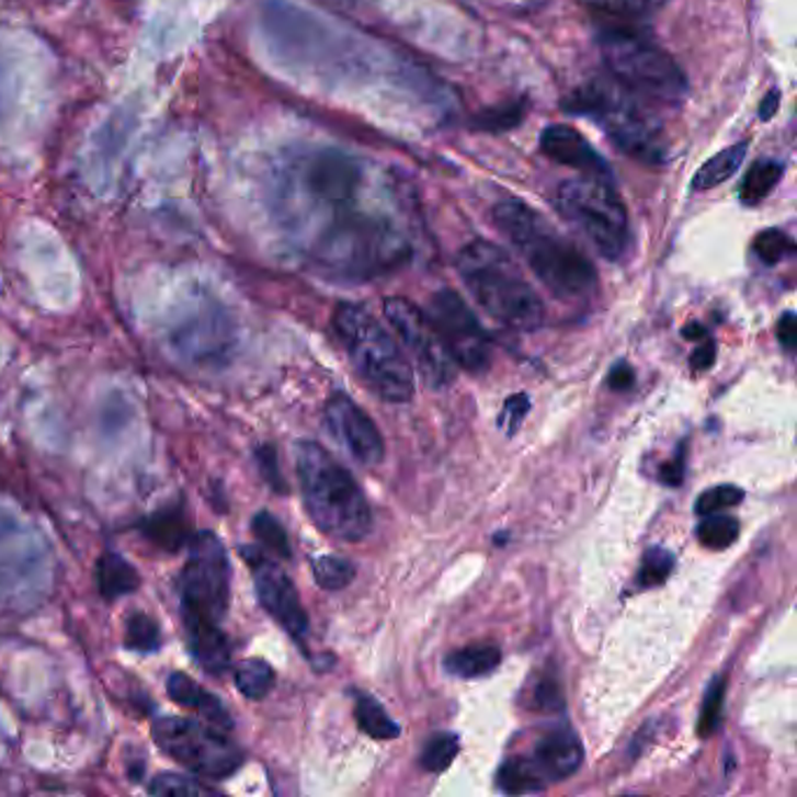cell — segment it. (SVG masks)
Returning <instances> with one entry per match:
<instances>
[{
  "instance_id": "cell-21",
  "label": "cell",
  "mask_w": 797,
  "mask_h": 797,
  "mask_svg": "<svg viewBox=\"0 0 797 797\" xmlns=\"http://www.w3.org/2000/svg\"><path fill=\"white\" fill-rule=\"evenodd\" d=\"M501 664V648L493 644H472L445 658V671L456 679H480Z\"/></svg>"
},
{
  "instance_id": "cell-44",
  "label": "cell",
  "mask_w": 797,
  "mask_h": 797,
  "mask_svg": "<svg viewBox=\"0 0 797 797\" xmlns=\"http://www.w3.org/2000/svg\"><path fill=\"white\" fill-rule=\"evenodd\" d=\"M660 480L664 485H671V487H679L681 485V480H683V454L681 452H679V456L674 460H669V464L662 466Z\"/></svg>"
},
{
  "instance_id": "cell-7",
  "label": "cell",
  "mask_w": 797,
  "mask_h": 797,
  "mask_svg": "<svg viewBox=\"0 0 797 797\" xmlns=\"http://www.w3.org/2000/svg\"><path fill=\"white\" fill-rule=\"evenodd\" d=\"M334 332L344 344L349 361L379 398L407 402L414 396V369L400 346L363 305L344 303L332 318Z\"/></svg>"
},
{
  "instance_id": "cell-22",
  "label": "cell",
  "mask_w": 797,
  "mask_h": 797,
  "mask_svg": "<svg viewBox=\"0 0 797 797\" xmlns=\"http://www.w3.org/2000/svg\"><path fill=\"white\" fill-rule=\"evenodd\" d=\"M747 150H749V144H747V140H743V144L730 146V148L720 150L718 155H714L695 173L693 187L702 192V190H714V187L722 185L725 181H730L732 175L739 171V167L743 162V157H747Z\"/></svg>"
},
{
  "instance_id": "cell-31",
  "label": "cell",
  "mask_w": 797,
  "mask_h": 797,
  "mask_svg": "<svg viewBox=\"0 0 797 797\" xmlns=\"http://www.w3.org/2000/svg\"><path fill=\"white\" fill-rule=\"evenodd\" d=\"M150 795H162V797H181V795H216L218 790L204 784L202 778H194L187 774H175V772H159L152 776L148 784Z\"/></svg>"
},
{
  "instance_id": "cell-12",
  "label": "cell",
  "mask_w": 797,
  "mask_h": 797,
  "mask_svg": "<svg viewBox=\"0 0 797 797\" xmlns=\"http://www.w3.org/2000/svg\"><path fill=\"white\" fill-rule=\"evenodd\" d=\"M429 318L458 367L485 372L491 365V340L470 307L454 291H440L431 299Z\"/></svg>"
},
{
  "instance_id": "cell-16",
  "label": "cell",
  "mask_w": 797,
  "mask_h": 797,
  "mask_svg": "<svg viewBox=\"0 0 797 797\" xmlns=\"http://www.w3.org/2000/svg\"><path fill=\"white\" fill-rule=\"evenodd\" d=\"M235 344V332L225 314H208L192 318L183 328L175 330L173 346L183 358L192 363H204L225 358L227 351Z\"/></svg>"
},
{
  "instance_id": "cell-8",
  "label": "cell",
  "mask_w": 797,
  "mask_h": 797,
  "mask_svg": "<svg viewBox=\"0 0 797 797\" xmlns=\"http://www.w3.org/2000/svg\"><path fill=\"white\" fill-rule=\"evenodd\" d=\"M599 49L615 82L631 94L676 105L687 96V78L676 59L646 35L608 29L599 35Z\"/></svg>"
},
{
  "instance_id": "cell-5",
  "label": "cell",
  "mask_w": 797,
  "mask_h": 797,
  "mask_svg": "<svg viewBox=\"0 0 797 797\" xmlns=\"http://www.w3.org/2000/svg\"><path fill=\"white\" fill-rule=\"evenodd\" d=\"M456 270L475 303L499 323L524 332L543 326V299L501 246L485 239L468 243L458 253Z\"/></svg>"
},
{
  "instance_id": "cell-13",
  "label": "cell",
  "mask_w": 797,
  "mask_h": 797,
  "mask_svg": "<svg viewBox=\"0 0 797 797\" xmlns=\"http://www.w3.org/2000/svg\"><path fill=\"white\" fill-rule=\"evenodd\" d=\"M239 555L248 566H251L255 596L260 601V606L267 611L295 641H305V636L309 634V617L288 573L283 571L274 559L264 555L260 547L243 545L239 547Z\"/></svg>"
},
{
  "instance_id": "cell-43",
  "label": "cell",
  "mask_w": 797,
  "mask_h": 797,
  "mask_svg": "<svg viewBox=\"0 0 797 797\" xmlns=\"http://www.w3.org/2000/svg\"><path fill=\"white\" fill-rule=\"evenodd\" d=\"M714 361H716V344H714L711 340L702 342V344L695 349L693 358H690V363H693V367H695V369H708V367L714 365Z\"/></svg>"
},
{
  "instance_id": "cell-37",
  "label": "cell",
  "mask_w": 797,
  "mask_h": 797,
  "mask_svg": "<svg viewBox=\"0 0 797 797\" xmlns=\"http://www.w3.org/2000/svg\"><path fill=\"white\" fill-rule=\"evenodd\" d=\"M743 501V491L735 485H720L714 489H706L704 493H699V499L695 503V512L699 517L704 515H714V512H722L730 510L735 505H739Z\"/></svg>"
},
{
  "instance_id": "cell-35",
  "label": "cell",
  "mask_w": 797,
  "mask_h": 797,
  "mask_svg": "<svg viewBox=\"0 0 797 797\" xmlns=\"http://www.w3.org/2000/svg\"><path fill=\"white\" fill-rule=\"evenodd\" d=\"M753 253L758 255L760 262L774 267V264L784 262L795 253V243L786 232H782V229H765V232H760L755 237Z\"/></svg>"
},
{
  "instance_id": "cell-20",
  "label": "cell",
  "mask_w": 797,
  "mask_h": 797,
  "mask_svg": "<svg viewBox=\"0 0 797 797\" xmlns=\"http://www.w3.org/2000/svg\"><path fill=\"white\" fill-rule=\"evenodd\" d=\"M140 588V573L136 566L119 553H103L96 561V590L105 601L129 596Z\"/></svg>"
},
{
  "instance_id": "cell-42",
  "label": "cell",
  "mask_w": 797,
  "mask_h": 797,
  "mask_svg": "<svg viewBox=\"0 0 797 797\" xmlns=\"http://www.w3.org/2000/svg\"><path fill=\"white\" fill-rule=\"evenodd\" d=\"M608 386L613 388V391H629V388L634 386V369H631V365L617 363L611 369V375H608Z\"/></svg>"
},
{
  "instance_id": "cell-30",
  "label": "cell",
  "mask_w": 797,
  "mask_h": 797,
  "mask_svg": "<svg viewBox=\"0 0 797 797\" xmlns=\"http://www.w3.org/2000/svg\"><path fill=\"white\" fill-rule=\"evenodd\" d=\"M580 3L617 20H644L667 8L669 0H580Z\"/></svg>"
},
{
  "instance_id": "cell-1",
  "label": "cell",
  "mask_w": 797,
  "mask_h": 797,
  "mask_svg": "<svg viewBox=\"0 0 797 797\" xmlns=\"http://www.w3.org/2000/svg\"><path fill=\"white\" fill-rule=\"evenodd\" d=\"M384 202L367 167L342 150L316 148L283 169V218L295 232L309 235V258L332 278H375L410 255L402 227Z\"/></svg>"
},
{
  "instance_id": "cell-40",
  "label": "cell",
  "mask_w": 797,
  "mask_h": 797,
  "mask_svg": "<svg viewBox=\"0 0 797 797\" xmlns=\"http://www.w3.org/2000/svg\"><path fill=\"white\" fill-rule=\"evenodd\" d=\"M563 699H561V687L557 683L555 676H540L536 687H534V706L538 711H555V708H561Z\"/></svg>"
},
{
  "instance_id": "cell-3",
  "label": "cell",
  "mask_w": 797,
  "mask_h": 797,
  "mask_svg": "<svg viewBox=\"0 0 797 797\" xmlns=\"http://www.w3.org/2000/svg\"><path fill=\"white\" fill-rule=\"evenodd\" d=\"M493 223L538 276L561 299L588 297L596 291V270L580 248L522 200L505 197L493 206Z\"/></svg>"
},
{
  "instance_id": "cell-9",
  "label": "cell",
  "mask_w": 797,
  "mask_h": 797,
  "mask_svg": "<svg viewBox=\"0 0 797 797\" xmlns=\"http://www.w3.org/2000/svg\"><path fill=\"white\" fill-rule=\"evenodd\" d=\"M559 216L588 239L599 255L619 260L629 243V216L611 183L580 175L563 181L555 192Z\"/></svg>"
},
{
  "instance_id": "cell-41",
  "label": "cell",
  "mask_w": 797,
  "mask_h": 797,
  "mask_svg": "<svg viewBox=\"0 0 797 797\" xmlns=\"http://www.w3.org/2000/svg\"><path fill=\"white\" fill-rule=\"evenodd\" d=\"M776 334H778V342L786 346V351H795V346H797V321H795L793 311H786L782 318H778Z\"/></svg>"
},
{
  "instance_id": "cell-39",
  "label": "cell",
  "mask_w": 797,
  "mask_h": 797,
  "mask_svg": "<svg viewBox=\"0 0 797 797\" xmlns=\"http://www.w3.org/2000/svg\"><path fill=\"white\" fill-rule=\"evenodd\" d=\"M528 410H531L528 396L517 394V396L508 398V400H505V407H503V412H501V417H499V429H505V433H508V435H515V433H517V429H520V423H522V421H524V417L528 414Z\"/></svg>"
},
{
  "instance_id": "cell-45",
  "label": "cell",
  "mask_w": 797,
  "mask_h": 797,
  "mask_svg": "<svg viewBox=\"0 0 797 797\" xmlns=\"http://www.w3.org/2000/svg\"><path fill=\"white\" fill-rule=\"evenodd\" d=\"M778 101H782V94H778L776 90H772V92L763 99V103H760L758 117H760V119H772V115H774V113H776V109H778Z\"/></svg>"
},
{
  "instance_id": "cell-11",
  "label": "cell",
  "mask_w": 797,
  "mask_h": 797,
  "mask_svg": "<svg viewBox=\"0 0 797 797\" xmlns=\"http://www.w3.org/2000/svg\"><path fill=\"white\" fill-rule=\"evenodd\" d=\"M386 321L396 330L405 351L410 353L421 379L431 388H445L456 379V361L442 342L429 314H423L405 297H388L384 303Z\"/></svg>"
},
{
  "instance_id": "cell-2",
  "label": "cell",
  "mask_w": 797,
  "mask_h": 797,
  "mask_svg": "<svg viewBox=\"0 0 797 797\" xmlns=\"http://www.w3.org/2000/svg\"><path fill=\"white\" fill-rule=\"evenodd\" d=\"M185 550L179 596L187 650L206 674L220 676L232 662V644L223 631L232 601V563L214 531H194Z\"/></svg>"
},
{
  "instance_id": "cell-46",
  "label": "cell",
  "mask_w": 797,
  "mask_h": 797,
  "mask_svg": "<svg viewBox=\"0 0 797 797\" xmlns=\"http://www.w3.org/2000/svg\"><path fill=\"white\" fill-rule=\"evenodd\" d=\"M706 334V330L699 326V323H690L683 328V338L685 340H702Z\"/></svg>"
},
{
  "instance_id": "cell-27",
  "label": "cell",
  "mask_w": 797,
  "mask_h": 797,
  "mask_svg": "<svg viewBox=\"0 0 797 797\" xmlns=\"http://www.w3.org/2000/svg\"><path fill=\"white\" fill-rule=\"evenodd\" d=\"M356 720H358V728L372 739L388 741V739L400 737V725L384 711V706L375 697H367V695L358 697Z\"/></svg>"
},
{
  "instance_id": "cell-33",
  "label": "cell",
  "mask_w": 797,
  "mask_h": 797,
  "mask_svg": "<svg viewBox=\"0 0 797 797\" xmlns=\"http://www.w3.org/2000/svg\"><path fill=\"white\" fill-rule=\"evenodd\" d=\"M311 571H314V580L318 588H323L328 592H338L344 590L346 584L353 580V566L346 559L340 557H316L311 561Z\"/></svg>"
},
{
  "instance_id": "cell-32",
  "label": "cell",
  "mask_w": 797,
  "mask_h": 797,
  "mask_svg": "<svg viewBox=\"0 0 797 797\" xmlns=\"http://www.w3.org/2000/svg\"><path fill=\"white\" fill-rule=\"evenodd\" d=\"M458 749H460L458 735L437 732L426 741V747H423V751H421V767L433 774L445 772L454 763Z\"/></svg>"
},
{
  "instance_id": "cell-10",
  "label": "cell",
  "mask_w": 797,
  "mask_h": 797,
  "mask_svg": "<svg viewBox=\"0 0 797 797\" xmlns=\"http://www.w3.org/2000/svg\"><path fill=\"white\" fill-rule=\"evenodd\" d=\"M152 739L157 749L210 782H225L243 765V751L227 730L206 720L183 716H162L152 720Z\"/></svg>"
},
{
  "instance_id": "cell-23",
  "label": "cell",
  "mask_w": 797,
  "mask_h": 797,
  "mask_svg": "<svg viewBox=\"0 0 797 797\" xmlns=\"http://www.w3.org/2000/svg\"><path fill=\"white\" fill-rule=\"evenodd\" d=\"M784 175V164L776 162V159H760L755 162L747 175H743L741 187H739V200L747 206H755L765 202L772 190L778 185Z\"/></svg>"
},
{
  "instance_id": "cell-25",
  "label": "cell",
  "mask_w": 797,
  "mask_h": 797,
  "mask_svg": "<svg viewBox=\"0 0 797 797\" xmlns=\"http://www.w3.org/2000/svg\"><path fill=\"white\" fill-rule=\"evenodd\" d=\"M496 784L508 795H524V793H540L547 788V784L540 778V774L536 772V767L531 765V760L526 755H517V758H508L505 763L501 765L499 774H496Z\"/></svg>"
},
{
  "instance_id": "cell-36",
  "label": "cell",
  "mask_w": 797,
  "mask_h": 797,
  "mask_svg": "<svg viewBox=\"0 0 797 797\" xmlns=\"http://www.w3.org/2000/svg\"><path fill=\"white\" fill-rule=\"evenodd\" d=\"M671 571H674V555L664 550V547H650L644 555L636 580H639L641 588H658V584L667 582Z\"/></svg>"
},
{
  "instance_id": "cell-15",
  "label": "cell",
  "mask_w": 797,
  "mask_h": 797,
  "mask_svg": "<svg viewBox=\"0 0 797 797\" xmlns=\"http://www.w3.org/2000/svg\"><path fill=\"white\" fill-rule=\"evenodd\" d=\"M540 150L553 159V162L580 171L582 175L599 181H613L611 167L604 157H601L588 138L569 124H550L540 134Z\"/></svg>"
},
{
  "instance_id": "cell-6",
  "label": "cell",
  "mask_w": 797,
  "mask_h": 797,
  "mask_svg": "<svg viewBox=\"0 0 797 797\" xmlns=\"http://www.w3.org/2000/svg\"><path fill=\"white\" fill-rule=\"evenodd\" d=\"M566 111L596 122L613 144L625 155L644 164L660 167L667 162L669 146L662 124L641 101L623 84L604 78H592L569 96Z\"/></svg>"
},
{
  "instance_id": "cell-24",
  "label": "cell",
  "mask_w": 797,
  "mask_h": 797,
  "mask_svg": "<svg viewBox=\"0 0 797 797\" xmlns=\"http://www.w3.org/2000/svg\"><path fill=\"white\" fill-rule=\"evenodd\" d=\"M274 683L276 674L267 660L251 658L235 667V685L246 699L251 702L264 699L274 690Z\"/></svg>"
},
{
  "instance_id": "cell-28",
  "label": "cell",
  "mask_w": 797,
  "mask_h": 797,
  "mask_svg": "<svg viewBox=\"0 0 797 797\" xmlns=\"http://www.w3.org/2000/svg\"><path fill=\"white\" fill-rule=\"evenodd\" d=\"M251 531H253V536L258 538V543L267 553H272V555H276L281 559H291L293 557V547H291L286 528H283V524L272 515V512L260 510L258 515L251 520Z\"/></svg>"
},
{
  "instance_id": "cell-26",
  "label": "cell",
  "mask_w": 797,
  "mask_h": 797,
  "mask_svg": "<svg viewBox=\"0 0 797 797\" xmlns=\"http://www.w3.org/2000/svg\"><path fill=\"white\" fill-rule=\"evenodd\" d=\"M162 629H159V623L144 613V611H134L127 619H124V648L134 650V652H159L162 650Z\"/></svg>"
},
{
  "instance_id": "cell-17",
  "label": "cell",
  "mask_w": 797,
  "mask_h": 797,
  "mask_svg": "<svg viewBox=\"0 0 797 797\" xmlns=\"http://www.w3.org/2000/svg\"><path fill=\"white\" fill-rule=\"evenodd\" d=\"M526 758L543 782L550 786L553 782H563L580 770L584 751L576 730H571L569 725H561V728L545 732Z\"/></svg>"
},
{
  "instance_id": "cell-14",
  "label": "cell",
  "mask_w": 797,
  "mask_h": 797,
  "mask_svg": "<svg viewBox=\"0 0 797 797\" xmlns=\"http://www.w3.org/2000/svg\"><path fill=\"white\" fill-rule=\"evenodd\" d=\"M323 423L328 435L346 456L361 466H377L384 458V437L356 400L346 394H334L326 402Z\"/></svg>"
},
{
  "instance_id": "cell-34",
  "label": "cell",
  "mask_w": 797,
  "mask_h": 797,
  "mask_svg": "<svg viewBox=\"0 0 797 797\" xmlns=\"http://www.w3.org/2000/svg\"><path fill=\"white\" fill-rule=\"evenodd\" d=\"M722 704H725V676H716L708 685L706 695H704V704H702V714L697 720V735L702 739H708L711 735H716V730L720 728V718H722Z\"/></svg>"
},
{
  "instance_id": "cell-29",
  "label": "cell",
  "mask_w": 797,
  "mask_h": 797,
  "mask_svg": "<svg viewBox=\"0 0 797 797\" xmlns=\"http://www.w3.org/2000/svg\"><path fill=\"white\" fill-rule=\"evenodd\" d=\"M739 520L714 512V515H704L697 526V538L708 550H728L730 545L739 538Z\"/></svg>"
},
{
  "instance_id": "cell-38",
  "label": "cell",
  "mask_w": 797,
  "mask_h": 797,
  "mask_svg": "<svg viewBox=\"0 0 797 797\" xmlns=\"http://www.w3.org/2000/svg\"><path fill=\"white\" fill-rule=\"evenodd\" d=\"M255 464L260 468V475L262 480L267 482L274 491L278 493H286L288 487L286 482H283V475L278 470V458H276V449L272 445H260L255 449Z\"/></svg>"
},
{
  "instance_id": "cell-18",
  "label": "cell",
  "mask_w": 797,
  "mask_h": 797,
  "mask_svg": "<svg viewBox=\"0 0 797 797\" xmlns=\"http://www.w3.org/2000/svg\"><path fill=\"white\" fill-rule=\"evenodd\" d=\"M167 695L171 697V702L202 716L206 722L216 725V728H223L227 732L235 728V718L227 711L223 699L216 697L214 693H208V690H204L197 681L183 674V671H171L167 679Z\"/></svg>"
},
{
  "instance_id": "cell-19",
  "label": "cell",
  "mask_w": 797,
  "mask_h": 797,
  "mask_svg": "<svg viewBox=\"0 0 797 797\" xmlns=\"http://www.w3.org/2000/svg\"><path fill=\"white\" fill-rule=\"evenodd\" d=\"M138 531L152 547L169 555L185 550L190 538L194 536L192 522L183 503L155 510L152 515L138 524Z\"/></svg>"
},
{
  "instance_id": "cell-4",
  "label": "cell",
  "mask_w": 797,
  "mask_h": 797,
  "mask_svg": "<svg viewBox=\"0 0 797 797\" xmlns=\"http://www.w3.org/2000/svg\"><path fill=\"white\" fill-rule=\"evenodd\" d=\"M295 468L309 520L326 536L358 543L372 531L367 499L353 475L318 442H295Z\"/></svg>"
}]
</instances>
